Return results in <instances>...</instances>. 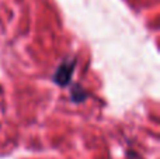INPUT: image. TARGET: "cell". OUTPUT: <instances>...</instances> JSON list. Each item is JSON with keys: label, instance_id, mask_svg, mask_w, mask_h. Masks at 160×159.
Segmentation results:
<instances>
[{"label": "cell", "instance_id": "6da1fadb", "mask_svg": "<svg viewBox=\"0 0 160 159\" xmlns=\"http://www.w3.org/2000/svg\"><path fill=\"white\" fill-rule=\"evenodd\" d=\"M75 65H76V61L72 59V61H66L61 65V66L56 69L55 75H53V82L59 86H66L69 85L70 82V78H72V73L75 70Z\"/></svg>", "mask_w": 160, "mask_h": 159}]
</instances>
